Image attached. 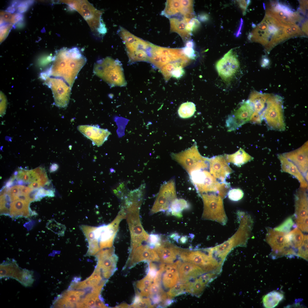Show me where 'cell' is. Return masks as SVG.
<instances>
[{
    "instance_id": "obj_50",
    "label": "cell",
    "mask_w": 308,
    "mask_h": 308,
    "mask_svg": "<svg viewBox=\"0 0 308 308\" xmlns=\"http://www.w3.org/2000/svg\"><path fill=\"white\" fill-rule=\"evenodd\" d=\"M193 45V42L191 41H189L186 44L187 47L192 48Z\"/></svg>"
},
{
    "instance_id": "obj_34",
    "label": "cell",
    "mask_w": 308,
    "mask_h": 308,
    "mask_svg": "<svg viewBox=\"0 0 308 308\" xmlns=\"http://www.w3.org/2000/svg\"><path fill=\"white\" fill-rule=\"evenodd\" d=\"M186 283L177 284L171 288L167 293L168 299H171L186 291Z\"/></svg>"
},
{
    "instance_id": "obj_3",
    "label": "cell",
    "mask_w": 308,
    "mask_h": 308,
    "mask_svg": "<svg viewBox=\"0 0 308 308\" xmlns=\"http://www.w3.org/2000/svg\"><path fill=\"white\" fill-rule=\"evenodd\" d=\"M93 72L111 86H124L127 83L120 62L108 57L98 61L94 65Z\"/></svg>"
},
{
    "instance_id": "obj_44",
    "label": "cell",
    "mask_w": 308,
    "mask_h": 308,
    "mask_svg": "<svg viewBox=\"0 0 308 308\" xmlns=\"http://www.w3.org/2000/svg\"><path fill=\"white\" fill-rule=\"evenodd\" d=\"M19 186L20 193V194H23L27 196L29 193L33 189L23 185H19Z\"/></svg>"
},
{
    "instance_id": "obj_43",
    "label": "cell",
    "mask_w": 308,
    "mask_h": 308,
    "mask_svg": "<svg viewBox=\"0 0 308 308\" xmlns=\"http://www.w3.org/2000/svg\"><path fill=\"white\" fill-rule=\"evenodd\" d=\"M183 50V52L185 55L189 58L194 59L195 57L194 50L192 48L186 47Z\"/></svg>"
},
{
    "instance_id": "obj_38",
    "label": "cell",
    "mask_w": 308,
    "mask_h": 308,
    "mask_svg": "<svg viewBox=\"0 0 308 308\" xmlns=\"http://www.w3.org/2000/svg\"><path fill=\"white\" fill-rule=\"evenodd\" d=\"M308 235H305L303 241L298 248L297 256L308 261Z\"/></svg>"
},
{
    "instance_id": "obj_5",
    "label": "cell",
    "mask_w": 308,
    "mask_h": 308,
    "mask_svg": "<svg viewBox=\"0 0 308 308\" xmlns=\"http://www.w3.org/2000/svg\"><path fill=\"white\" fill-rule=\"evenodd\" d=\"M66 2L81 15L92 31L100 34L106 33V28L102 18V11L97 10L87 1H68Z\"/></svg>"
},
{
    "instance_id": "obj_9",
    "label": "cell",
    "mask_w": 308,
    "mask_h": 308,
    "mask_svg": "<svg viewBox=\"0 0 308 308\" xmlns=\"http://www.w3.org/2000/svg\"><path fill=\"white\" fill-rule=\"evenodd\" d=\"M285 234L271 228H267L266 240L272 249L270 256L273 259L284 256L292 258L296 255L295 251L287 241Z\"/></svg>"
},
{
    "instance_id": "obj_13",
    "label": "cell",
    "mask_w": 308,
    "mask_h": 308,
    "mask_svg": "<svg viewBox=\"0 0 308 308\" xmlns=\"http://www.w3.org/2000/svg\"><path fill=\"white\" fill-rule=\"evenodd\" d=\"M46 81L52 90L56 105L62 108L66 107L69 102L72 87L60 78L50 76Z\"/></svg>"
},
{
    "instance_id": "obj_25",
    "label": "cell",
    "mask_w": 308,
    "mask_h": 308,
    "mask_svg": "<svg viewBox=\"0 0 308 308\" xmlns=\"http://www.w3.org/2000/svg\"><path fill=\"white\" fill-rule=\"evenodd\" d=\"M30 202L18 199L10 204V215L13 218L19 216L28 217L30 215L29 204Z\"/></svg>"
},
{
    "instance_id": "obj_7",
    "label": "cell",
    "mask_w": 308,
    "mask_h": 308,
    "mask_svg": "<svg viewBox=\"0 0 308 308\" xmlns=\"http://www.w3.org/2000/svg\"><path fill=\"white\" fill-rule=\"evenodd\" d=\"M125 217L126 211L122 206L116 218L110 223L98 227L93 226L92 240L89 242L96 241L101 247L111 245L118 231L120 222Z\"/></svg>"
},
{
    "instance_id": "obj_46",
    "label": "cell",
    "mask_w": 308,
    "mask_h": 308,
    "mask_svg": "<svg viewBox=\"0 0 308 308\" xmlns=\"http://www.w3.org/2000/svg\"><path fill=\"white\" fill-rule=\"evenodd\" d=\"M58 168V165L56 163L52 164L50 167V171L53 172L56 171Z\"/></svg>"
},
{
    "instance_id": "obj_42",
    "label": "cell",
    "mask_w": 308,
    "mask_h": 308,
    "mask_svg": "<svg viewBox=\"0 0 308 308\" xmlns=\"http://www.w3.org/2000/svg\"><path fill=\"white\" fill-rule=\"evenodd\" d=\"M185 74V71L182 67L177 66L174 68L172 73V76L177 79L182 77Z\"/></svg>"
},
{
    "instance_id": "obj_35",
    "label": "cell",
    "mask_w": 308,
    "mask_h": 308,
    "mask_svg": "<svg viewBox=\"0 0 308 308\" xmlns=\"http://www.w3.org/2000/svg\"><path fill=\"white\" fill-rule=\"evenodd\" d=\"M47 227L59 235H64L66 230L65 226L56 222L54 220H50L48 223Z\"/></svg>"
},
{
    "instance_id": "obj_30",
    "label": "cell",
    "mask_w": 308,
    "mask_h": 308,
    "mask_svg": "<svg viewBox=\"0 0 308 308\" xmlns=\"http://www.w3.org/2000/svg\"><path fill=\"white\" fill-rule=\"evenodd\" d=\"M284 298L281 292L272 291L264 296L262 302L264 306L267 308H273L276 306Z\"/></svg>"
},
{
    "instance_id": "obj_39",
    "label": "cell",
    "mask_w": 308,
    "mask_h": 308,
    "mask_svg": "<svg viewBox=\"0 0 308 308\" xmlns=\"http://www.w3.org/2000/svg\"><path fill=\"white\" fill-rule=\"evenodd\" d=\"M227 194L229 198L233 201L240 200L244 195L243 191L239 188L232 189L228 191Z\"/></svg>"
},
{
    "instance_id": "obj_15",
    "label": "cell",
    "mask_w": 308,
    "mask_h": 308,
    "mask_svg": "<svg viewBox=\"0 0 308 308\" xmlns=\"http://www.w3.org/2000/svg\"><path fill=\"white\" fill-rule=\"evenodd\" d=\"M295 216L297 226L301 231L308 232V200L305 190L297 192L295 199Z\"/></svg>"
},
{
    "instance_id": "obj_31",
    "label": "cell",
    "mask_w": 308,
    "mask_h": 308,
    "mask_svg": "<svg viewBox=\"0 0 308 308\" xmlns=\"http://www.w3.org/2000/svg\"><path fill=\"white\" fill-rule=\"evenodd\" d=\"M208 282L202 279L200 276L187 284L186 291L196 296L200 295L203 291Z\"/></svg>"
},
{
    "instance_id": "obj_6",
    "label": "cell",
    "mask_w": 308,
    "mask_h": 308,
    "mask_svg": "<svg viewBox=\"0 0 308 308\" xmlns=\"http://www.w3.org/2000/svg\"><path fill=\"white\" fill-rule=\"evenodd\" d=\"M264 119L270 129L279 131L285 130L283 101L281 97L270 94L266 101Z\"/></svg>"
},
{
    "instance_id": "obj_41",
    "label": "cell",
    "mask_w": 308,
    "mask_h": 308,
    "mask_svg": "<svg viewBox=\"0 0 308 308\" xmlns=\"http://www.w3.org/2000/svg\"><path fill=\"white\" fill-rule=\"evenodd\" d=\"M17 179L21 180L25 182L29 181V177L28 174V171L21 170L19 171L17 175Z\"/></svg>"
},
{
    "instance_id": "obj_21",
    "label": "cell",
    "mask_w": 308,
    "mask_h": 308,
    "mask_svg": "<svg viewBox=\"0 0 308 308\" xmlns=\"http://www.w3.org/2000/svg\"><path fill=\"white\" fill-rule=\"evenodd\" d=\"M179 272L180 279L183 283H187L206 272L200 266L186 262L181 264Z\"/></svg>"
},
{
    "instance_id": "obj_22",
    "label": "cell",
    "mask_w": 308,
    "mask_h": 308,
    "mask_svg": "<svg viewBox=\"0 0 308 308\" xmlns=\"http://www.w3.org/2000/svg\"><path fill=\"white\" fill-rule=\"evenodd\" d=\"M157 247L158 252L162 261L169 264L174 263L180 256L183 250L167 242H161Z\"/></svg>"
},
{
    "instance_id": "obj_4",
    "label": "cell",
    "mask_w": 308,
    "mask_h": 308,
    "mask_svg": "<svg viewBox=\"0 0 308 308\" xmlns=\"http://www.w3.org/2000/svg\"><path fill=\"white\" fill-rule=\"evenodd\" d=\"M119 33L125 45L130 62L148 61L151 43L136 37L121 27Z\"/></svg>"
},
{
    "instance_id": "obj_26",
    "label": "cell",
    "mask_w": 308,
    "mask_h": 308,
    "mask_svg": "<svg viewBox=\"0 0 308 308\" xmlns=\"http://www.w3.org/2000/svg\"><path fill=\"white\" fill-rule=\"evenodd\" d=\"M224 156L228 163H232L238 167H240L254 159L241 148L233 154H225Z\"/></svg>"
},
{
    "instance_id": "obj_28",
    "label": "cell",
    "mask_w": 308,
    "mask_h": 308,
    "mask_svg": "<svg viewBox=\"0 0 308 308\" xmlns=\"http://www.w3.org/2000/svg\"><path fill=\"white\" fill-rule=\"evenodd\" d=\"M285 237L287 241L297 254L298 248L301 244L304 238L301 231L295 227L291 231L285 234Z\"/></svg>"
},
{
    "instance_id": "obj_2",
    "label": "cell",
    "mask_w": 308,
    "mask_h": 308,
    "mask_svg": "<svg viewBox=\"0 0 308 308\" xmlns=\"http://www.w3.org/2000/svg\"><path fill=\"white\" fill-rule=\"evenodd\" d=\"M142 199L130 198L124 200L123 206L126 212L131 240L133 245L148 240L149 235L145 231L140 220L139 211Z\"/></svg>"
},
{
    "instance_id": "obj_49",
    "label": "cell",
    "mask_w": 308,
    "mask_h": 308,
    "mask_svg": "<svg viewBox=\"0 0 308 308\" xmlns=\"http://www.w3.org/2000/svg\"><path fill=\"white\" fill-rule=\"evenodd\" d=\"M187 240V238L185 236H183L180 239V241L182 243H185Z\"/></svg>"
},
{
    "instance_id": "obj_29",
    "label": "cell",
    "mask_w": 308,
    "mask_h": 308,
    "mask_svg": "<svg viewBox=\"0 0 308 308\" xmlns=\"http://www.w3.org/2000/svg\"><path fill=\"white\" fill-rule=\"evenodd\" d=\"M190 20V18H185L182 21L175 18L170 19L171 31L178 33L183 39L189 38L190 33L186 30V26Z\"/></svg>"
},
{
    "instance_id": "obj_47",
    "label": "cell",
    "mask_w": 308,
    "mask_h": 308,
    "mask_svg": "<svg viewBox=\"0 0 308 308\" xmlns=\"http://www.w3.org/2000/svg\"><path fill=\"white\" fill-rule=\"evenodd\" d=\"M269 62V60L268 58H264L262 60V66L264 67H266L268 65Z\"/></svg>"
},
{
    "instance_id": "obj_40",
    "label": "cell",
    "mask_w": 308,
    "mask_h": 308,
    "mask_svg": "<svg viewBox=\"0 0 308 308\" xmlns=\"http://www.w3.org/2000/svg\"><path fill=\"white\" fill-rule=\"evenodd\" d=\"M161 236L158 234H151L149 235L148 240L149 246L151 247L159 246L161 242Z\"/></svg>"
},
{
    "instance_id": "obj_32",
    "label": "cell",
    "mask_w": 308,
    "mask_h": 308,
    "mask_svg": "<svg viewBox=\"0 0 308 308\" xmlns=\"http://www.w3.org/2000/svg\"><path fill=\"white\" fill-rule=\"evenodd\" d=\"M189 206L187 202L184 199L176 198L172 202L168 210L173 215L180 218L182 216L183 210Z\"/></svg>"
},
{
    "instance_id": "obj_14",
    "label": "cell",
    "mask_w": 308,
    "mask_h": 308,
    "mask_svg": "<svg viewBox=\"0 0 308 308\" xmlns=\"http://www.w3.org/2000/svg\"><path fill=\"white\" fill-rule=\"evenodd\" d=\"M215 66L219 76L227 80L232 78L237 72L240 63L236 54L231 49L217 62Z\"/></svg>"
},
{
    "instance_id": "obj_23",
    "label": "cell",
    "mask_w": 308,
    "mask_h": 308,
    "mask_svg": "<svg viewBox=\"0 0 308 308\" xmlns=\"http://www.w3.org/2000/svg\"><path fill=\"white\" fill-rule=\"evenodd\" d=\"M181 262L178 260L166 265L163 279V285L166 289H170L177 284L179 280V268Z\"/></svg>"
},
{
    "instance_id": "obj_11",
    "label": "cell",
    "mask_w": 308,
    "mask_h": 308,
    "mask_svg": "<svg viewBox=\"0 0 308 308\" xmlns=\"http://www.w3.org/2000/svg\"><path fill=\"white\" fill-rule=\"evenodd\" d=\"M254 112L253 105L248 100L241 103L226 119V125L228 131L235 130L250 121Z\"/></svg>"
},
{
    "instance_id": "obj_27",
    "label": "cell",
    "mask_w": 308,
    "mask_h": 308,
    "mask_svg": "<svg viewBox=\"0 0 308 308\" xmlns=\"http://www.w3.org/2000/svg\"><path fill=\"white\" fill-rule=\"evenodd\" d=\"M189 9L183 4L181 0L167 1L166 7L162 13L167 16L180 13L185 16Z\"/></svg>"
},
{
    "instance_id": "obj_12",
    "label": "cell",
    "mask_w": 308,
    "mask_h": 308,
    "mask_svg": "<svg viewBox=\"0 0 308 308\" xmlns=\"http://www.w3.org/2000/svg\"><path fill=\"white\" fill-rule=\"evenodd\" d=\"M176 198L175 181L173 179L161 185L150 214L169 210L172 202Z\"/></svg>"
},
{
    "instance_id": "obj_8",
    "label": "cell",
    "mask_w": 308,
    "mask_h": 308,
    "mask_svg": "<svg viewBox=\"0 0 308 308\" xmlns=\"http://www.w3.org/2000/svg\"><path fill=\"white\" fill-rule=\"evenodd\" d=\"M172 159L180 164L189 174L196 170L204 169L208 165L207 158L202 157L196 142L190 148L178 153H172Z\"/></svg>"
},
{
    "instance_id": "obj_19",
    "label": "cell",
    "mask_w": 308,
    "mask_h": 308,
    "mask_svg": "<svg viewBox=\"0 0 308 308\" xmlns=\"http://www.w3.org/2000/svg\"><path fill=\"white\" fill-rule=\"evenodd\" d=\"M294 163L302 174H306L308 167V142L299 148L282 154Z\"/></svg>"
},
{
    "instance_id": "obj_36",
    "label": "cell",
    "mask_w": 308,
    "mask_h": 308,
    "mask_svg": "<svg viewBox=\"0 0 308 308\" xmlns=\"http://www.w3.org/2000/svg\"><path fill=\"white\" fill-rule=\"evenodd\" d=\"M295 224L292 218L289 217L287 218L281 224L274 228L275 230L281 232L285 234L289 232L291 228Z\"/></svg>"
},
{
    "instance_id": "obj_17",
    "label": "cell",
    "mask_w": 308,
    "mask_h": 308,
    "mask_svg": "<svg viewBox=\"0 0 308 308\" xmlns=\"http://www.w3.org/2000/svg\"><path fill=\"white\" fill-rule=\"evenodd\" d=\"M208 162L210 173L220 182H226V179L233 172L224 155H218L208 158Z\"/></svg>"
},
{
    "instance_id": "obj_18",
    "label": "cell",
    "mask_w": 308,
    "mask_h": 308,
    "mask_svg": "<svg viewBox=\"0 0 308 308\" xmlns=\"http://www.w3.org/2000/svg\"><path fill=\"white\" fill-rule=\"evenodd\" d=\"M270 94H263L256 91L250 94L248 100L253 105L254 112L250 122L252 123L260 124L264 115L267 100Z\"/></svg>"
},
{
    "instance_id": "obj_48",
    "label": "cell",
    "mask_w": 308,
    "mask_h": 308,
    "mask_svg": "<svg viewBox=\"0 0 308 308\" xmlns=\"http://www.w3.org/2000/svg\"><path fill=\"white\" fill-rule=\"evenodd\" d=\"M14 179V178H12L8 181L6 184V187H9L13 185V181Z\"/></svg>"
},
{
    "instance_id": "obj_37",
    "label": "cell",
    "mask_w": 308,
    "mask_h": 308,
    "mask_svg": "<svg viewBox=\"0 0 308 308\" xmlns=\"http://www.w3.org/2000/svg\"><path fill=\"white\" fill-rule=\"evenodd\" d=\"M177 66H180L179 62L175 63H169L161 68V71L166 81L168 80L172 76V72Z\"/></svg>"
},
{
    "instance_id": "obj_10",
    "label": "cell",
    "mask_w": 308,
    "mask_h": 308,
    "mask_svg": "<svg viewBox=\"0 0 308 308\" xmlns=\"http://www.w3.org/2000/svg\"><path fill=\"white\" fill-rule=\"evenodd\" d=\"M200 251H191L183 249L180 257L184 262L193 263L201 267L206 272L220 268L221 264L210 254Z\"/></svg>"
},
{
    "instance_id": "obj_45",
    "label": "cell",
    "mask_w": 308,
    "mask_h": 308,
    "mask_svg": "<svg viewBox=\"0 0 308 308\" xmlns=\"http://www.w3.org/2000/svg\"><path fill=\"white\" fill-rule=\"evenodd\" d=\"M43 186V185L39 182H32L28 185L29 187L32 189H37Z\"/></svg>"
},
{
    "instance_id": "obj_20",
    "label": "cell",
    "mask_w": 308,
    "mask_h": 308,
    "mask_svg": "<svg viewBox=\"0 0 308 308\" xmlns=\"http://www.w3.org/2000/svg\"><path fill=\"white\" fill-rule=\"evenodd\" d=\"M77 129L85 136L91 140L98 147L101 146L107 140L111 133L107 129L94 126L80 125L77 127Z\"/></svg>"
},
{
    "instance_id": "obj_33",
    "label": "cell",
    "mask_w": 308,
    "mask_h": 308,
    "mask_svg": "<svg viewBox=\"0 0 308 308\" xmlns=\"http://www.w3.org/2000/svg\"><path fill=\"white\" fill-rule=\"evenodd\" d=\"M196 111L195 104L192 102H187L181 105L178 110V114L181 118H188L192 116Z\"/></svg>"
},
{
    "instance_id": "obj_24",
    "label": "cell",
    "mask_w": 308,
    "mask_h": 308,
    "mask_svg": "<svg viewBox=\"0 0 308 308\" xmlns=\"http://www.w3.org/2000/svg\"><path fill=\"white\" fill-rule=\"evenodd\" d=\"M278 157L281 163L282 171L287 173L295 177L300 183L301 187L305 188L307 187V182L296 166L291 161L283 157L282 154L278 155Z\"/></svg>"
},
{
    "instance_id": "obj_1",
    "label": "cell",
    "mask_w": 308,
    "mask_h": 308,
    "mask_svg": "<svg viewBox=\"0 0 308 308\" xmlns=\"http://www.w3.org/2000/svg\"><path fill=\"white\" fill-rule=\"evenodd\" d=\"M86 58L76 47L63 48L57 51L50 70V76L61 78L72 87Z\"/></svg>"
},
{
    "instance_id": "obj_16",
    "label": "cell",
    "mask_w": 308,
    "mask_h": 308,
    "mask_svg": "<svg viewBox=\"0 0 308 308\" xmlns=\"http://www.w3.org/2000/svg\"><path fill=\"white\" fill-rule=\"evenodd\" d=\"M200 195L204 203L203 218L211 219L214 214H224L222 198L218 194L208 193Z\"/></svg>"
}]
</instances>
